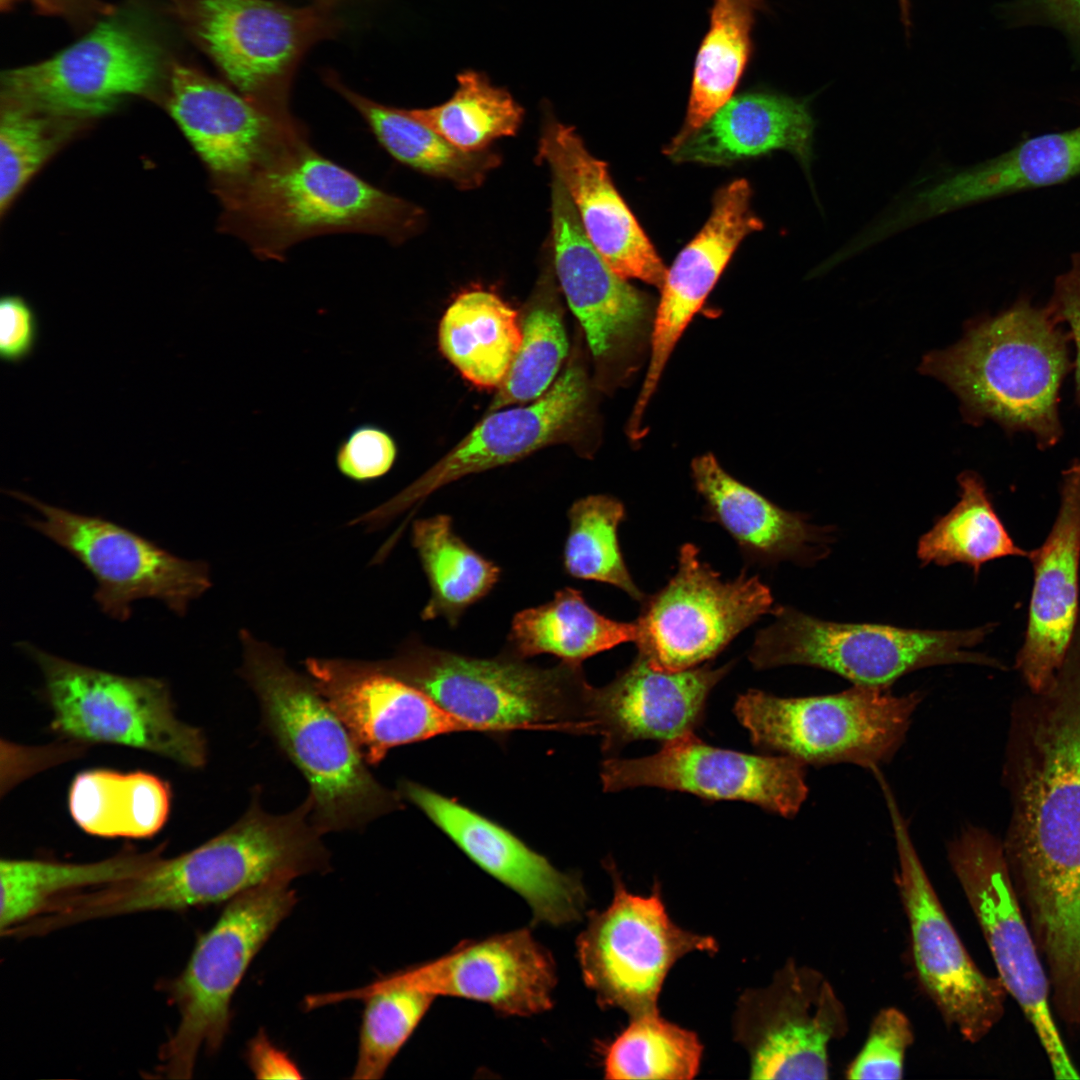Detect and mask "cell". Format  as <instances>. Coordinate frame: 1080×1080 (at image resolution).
Masks as SVG:
<instances>
[{
  "label": "cell",
  "mask_w": 1080,
  "mask_h": 1080,
  "mask_svg": "<svg viewBox=\"0 0 1080 1080\" xmlns=\"http://www.w3.org/2000/svg\"><path fill=\"white\" fill-rule=\"evenodd\" d=\"M39 321L32 305L22 296L5 294L0 300V359L19 364L29 358L38 342Z\"/></svg>",
  "instance_id": "cell-49"
},
{
  "label": "cell",
  "mask_w": 1080,
  "mask_h": 1080,
  "mask_svg": "<svg viewBox=\"0 0 1080 1080\" xmlns=\"http://www.w3.org/2000/svg\"><path fill=\"white\" fill-rule=\"evenodd\" d=\"M435 998L383 975L353 990L308 995L304 1008L312 1010L347 1000L364 1002L352 1078L375 1080L384 1076Z\"/></svg>",
  "instance_id": "cell-40"
},
{
  "label": "cell",
  "mask_w": 1080,
  "mask_h": 1080,
  "mask_svg": "<svg viewBox=\"0 0 1080 1080\" xmlns=\"http://www.w3.org/2000/svg\"><path fill=\"white\" fill-rule=\"evenodd\" d=\"M15 0H0L2 8L9 6Z\"/></svg>",
  "instance_id": "cell-55"
},
{
  "label": "cell",
  "mask_w": 1080,
  "mask_h": 1080,
  "mask_svg": "<svg viewBox=\"0 0 1080 1080\" xmlns=\"http://www.w3.org/2000/svg\"><path fill=\"white\" fill-rule=\"evenodd\" d=\"M334 87L359 112L380 145L410 168L471 189L481 185L501 161L487 149L469 152L454 146L407 110L380 104L336 82Z\"/></svg>",
  "instance_id": "cell-38"
},
{
  "label": "cell",
  "mask_w": 1080,
  "mask_h": 1080,
  "mask_svg": "<svg viewBox=\"0 0 1080 1080\" xmlns=\"http://www.w3.org/2000/svg\"><path fill=\"white\" fill-rule=\"evenodd\" d=\"M220 226L263 260H282L296 244L332 233H365L400 243L423 211L316 151L309 140L285 151L217 196Z\"/></svg>",
  "instance_id": "cell-4"
},
{
  "label": "cell",
  "mask_w": 1080,
  "mask_h": 1080,
  "mask_svg": "<svg viewBox=\"0 0 1080 1080\" xmlns=\"http://www.w3.org/2000/svg\"><path fill=\"white\" fill-rule=\"evenodd\" d=\"M946 851L990 950L997 977L1033 1027L1054 1078L1080 1079L1054 1019L1048 973L1015 891L1002 840L968 824L947 843Z\"/></svg>",
  "instance_id": "cell-11"
},
{
  "label": "cell",
  "mask_w": 1080,
  "mask_h": 1080,
  "mask_svg": "<svg viewBox=\"0 0 1080 1080\" xmlns=\"http://www.w3.org/2000/svg\"><path fill=\"white\" fill-rule=\"evenodd\" d=\"M21 649L42 673L57 734L142 750L190 769L205 765L206 738L176 716L166 682L85 666L29 643Z\"/></svg>",
  "instance_id": "cell-9"
},
{
  "label": "cell",
  "mask_w": 1080,
  "mask_h": 1080,
  "mask_svg": "<svg viewBox=\"0 0 1080 1080\" xmlns=\"http://www.w3.org/2000/svg\"><path fill=\"white\" fill-rule=\"evenodd\" d=\"M587 399L585 373L572 363L547 392L529 405L490 412L381 512L395 515L464 476L506 465L563 439L584 416Z\"/></svg>",
  "instance_id": "cell-26"
},
{
  "label": "cell",
  "mask_w": 1080,
  "mask_h": 1080,
  "mask_svg": "<svg viewBox=\"0 0 1080 1080\" xmlns=\"http://www.w3.org/2000/svg\"><path fill=\"white\" fill-rule=\"evenodd\" d=\"M522 322V338L489 412L540 398L552 386L568 352V340L553 287L544 278Z\"/></svg>",
  "instance_id": "cell-46"
},
{
  "label": "cell",
  "mask_w": 1080,
  "mask_h": 1080,
  "mask_svg": "<svg viewBox=\"0 0 1080 1080\" xmlns=\"http://www.w3.org/2000/svg\"><path fill=\"white\" fill-rule=\"evenodd\" d=\"M902 16L908 15V0H899Z\"/></svg>",
  "instance_id": "cell-54"
},
{
  "label": "cell",
  "mask_w": 1080,
  "mask_h": 1080,
  "mask_svg": "<svg viewBox=\"0 0 1080 1080\" xmlns=\"http://www.w3.org/2000/svg\"><path fill=\"white\" fill-rule=\"evenodd\" d=\"M960 500L918 543L919 559L946 566L965 563L977 575L981 566L1005 557H1029L998 517L981 477L971 471L958 477Z\"/></svg>",
  "instance_id": "cell-41"
},
{
  "label": "cell",
  "mask_w": 1080,
  "mask_h": 1080,
  "mask_svg": "<svg viewBox=\"0 0 1080 1080\" xmlns=\"http://www.w3.org/2000/svg\"><path fill=\"white\" fill-rule=\"evenodd\" d=\"M397 791L477 866L519 894L535 922L561 926L581 918L587 897L575 874L558 870L506 828L426 786L403 779Z\"/></svg>",
  "instance_id": "cell-22"
},
{
  "label": "cell",
  "mask_w": 1080,
  "mask_h": 1080,
  "mask_svg": "<svg viewBox=\"0 0 1080 1080\" xmlns=\"http://www.w3.org/2000/svg\"><path fill=\"white\" fill-rule=\"evenodd\" d=\"M1003 850L1035 938L1080 946V615L1051 682L1018 697L1002 768Z\"/></svg>",
  "instance_id": "cell-1"
},
{
  "label": "cell",
  "mask_w": 1080,
  "mask_h": 1080,
  "mask_svg": "<svg viewBox=\"0 0 1080 1080\" xmlns=\"http://www.w3.org/2000/svg\"><path fill=\"white\" fill-rule=\"evenodd\" d=\"M241 642V676L257 696L263 729L309 786L315 828L321 834L359 830L403 809L400 793L374 777L349 730L311 679L249 632H241Z\"/></svg>",
  "instance_id": "cell-5"
},
{
  "label": "cell",
  "mask_w": 1080,
  "mask_h": 1080,
  "mask_svg": "<svg viewBox=\"0 0 1080 1080\" xmlns=\"http://www.w3.org/2000/svg\"><path fill=\"white\" fill-rule=\"evenodd\" d=\"M1033 584L1015 668L1030 691L1053 679L1080 615V460L1062 472L1060 503L1044 542L1029 550Z\"/></svg>",
  "instance_id": "cell-28"
},
{
  "label": "cell",
  "mask_w": 1080,
  "mask_h": 1080,
  "mask_svg": "<svg viewBox=\"0 0 1080 1080\" xmlns=\"http://www.w3.org/2000/svg\"><path fill=\"white\" fill-rule=\"evenodd\" d=\"M732 666L667 672L637 654L608 684L590 686L587 735L600 736L603 754L613 756L636 740L666 742L693 733L703 721L710 692Z\"/></svg>",
  "instance_id": "cell-27"
},
{
  "label": "cell",
  "mask_w": 1080,
  "mask_h": 1080,
  "mask_svg": "<svg viewBox=\"0 0 1080 1080\" xmlns=\"http://www.w3.org/2000/svg\"><path fill=\"white\" fill-rule=\"evenodd\" d=\"M386 976L435 997L482 1002L509 1016L549 1010L556 985L550 953L527 929L463 942L437 959Z\"/></svg>",
  "instance_id": "cell-23"
},
{
  "label": "cell",
  "mask_w": 1080,
  "mask_h": 1080,
  "mask_svg": "<svg viewBox=\"0 0 1080 1080\" xmlns=\"http://www.w3.org/2000/svg\"><path fill=\"white\" fill-rule=\"evenodd\" d=\"M774 615L775 621L757 633L749 651L756 669L806 665L836 673L853 684L889 688L901 676L934 665L1004 667L997 659L970 650L992 632V624L930 631L828 622L781 606Z\"/></svg>",
  "instance_id": "cell-10"
},
{
  "label": "cell",
  "mask_w": 1080,
  "mask_h": 1080,
  "mask_svg": "<svg viewBox=\"0 0 1080 1080\" xmlns=\"http://www.w3.org/2000/svg\"><path fill=\"white\" fill-rule=\"evenodd\" d=\"M194 34L238 92L287 109V75L308 29V15L269 0H197Z\"/></svg>",
  "instance_id": "cell-25"
},
{
  "label": "cell",
  "mask_w": 1080,
  "mask_h": 1080,
  "mask_svg": "<svg viewBox=\"0 0 1080 1080\" xmlns=\"http://www.w3.org/2000/svg\"><path fill=\"white\" fill-rule=\"evenodd\" d=\"M259 796L255 787L246 812L200 846L160 857L126 880L83 892L75 903L77 917L87 921L228 902L273 880L328 872L330 855L311 822L309 800L274 815L262 808Z\"/></svg>",
  "instance_id": "cell-2"
},
{
  "label": "cell",
  "mask_w": 1080,
  "mask_h": 1080,
  "mask_svg": "<svg viewBox=\"0 0 1080 1080\" xmlns=\"http://www.w3.org/2000/svg\"><path fill=\"white\" fill-rule=\"evenodd\" d=\"M1080 175V127L1030 138L1012 150L920 193L891 230L991 198L1065 182Z\"/></svg>",
  "instance_id": "cell-31"
},
{
  "label": "cell",
  "mask_w": 1080,
  "mask_h": 1080,
  "mask_svg": "<svg viewBox=\"0 0 1080 1080\" xmlns=\"http://www.w3.org/2000/svg\"><path fill=\"white\" fill-rule=\"evenodd\" d=\"M703 1046L698 1036L662 1018L659 1011L630 1017L628 1026L607 1045V1079H692Z\"/></svg>",
  "instance_id": "cell-42"
},
{
  "label": "cell",
  "mask_w": 1080,
  "mask_h": 1080,
  "mask_svg": "<svg viewBox=\"0 0 1080 1080\" xmlns=\"http://www.w3.org/2000/svg\"><path fill=\"white\" fill-rule=\"evenodd\" d=\"M41 13L70 16L86 11H106L105 5L96 0H31Z\"/></svg>",
  "instance_id": "cell-52"
},
{
  "label": "cell",
  "mask_w": 1080,
  "mask_h": 1080,
  "mask_svg": "<svg viewBox=\"0 0 1080 1080\" xmlns=\"http://www.w3.org/2000/svg\"><path fill=\"white\" fill-rule=\"evenodd\" d=\"M761 3L714 0L709 29L694 63L685 122L671 144L699 129L732 97L751 54V33Z\"/></svg>",
  "instance_id": "cell-39"
},
{
  "label": "cell",
  "mask_w": 1080,
  "mask_h": 1080,
  "mask_svg": "<svg viewBox=\"0 0 1080 1080\" xmlns=\"http://www.w3.org/2000/svg\"><path fill=\"white\" fill-rule=\"evenodd\" d=\"M166 104L208 170L216 196L309 140L288 109L255 101L189 66L172 68Z\"/></svg>",
  "instance_id": "cell-18"
},
{
  "label": "cell",
  "mask_w": 1080,
  "mask_h": 1080,
  "mask_svg": "<svg viewBox=\"0 0 1080 1080\" xmlns=\"http://www.w3.org/2000/svg\"><path fill=\"white\" fill-rule=\"evenodd\" d=\"M1055 319L1065 324L1076 349L1074 363L1076 394L1080 404V252L1071 256L1069 269L1054 282L1053 293L1047 304Z\"/></svg>",
  "instance_id": "cell-50"
},
{
  "label": "cell",
  "mask_w": 1080,
  "mask_h": 1080,
  "mask_svg": "<svg viewBox=\"0 0 1080 1080\" xmlns=\"http://www.w3.org/2000/svg\"><path fill=\"white\" fill-rule=\"evenodd\" d=\"M1052 14L1080 29V0H1039Z\"/></svg>",
  "instance_id": "cell-53"
},
{
  "label": "cell",
  "mask_w": 1080,
  "mask_h": 1080,
  "mask_svg": "<svg viewBox=\"0 0 1080 1080\" xmlns=\"http://www.w3.org/2000/svg\"><path fill=\"white\" fill-rule=\"evenodd\" d=\"M551 219L555 273L598 365L630 356L651 323L647 296L618 275L591 243L555 176Z\"/></svg>",
  "instance_id": "cell-21"
},
{
  "label": "cell",
  "mask_w": 1080,
  "mask_h": 1080,
  "mask_svg": "<svg viewBox=\"0 0 1080 1080\" xmlns=\"http://www.w3.org/2000/svg\"><path fill=\"white\" fill-rule=\"evenodd\" d=\"M637 639V625L610 619L593 609L581 591L566 587L545 604L512 619L506 652L522 659L548 654L581 665L587 658Z\"/></svg>",
  "instance_id": "cell-34"
},
{
  "label": "cell",
  "mask_w": 1080,
  "mask_h": 1080,
  "mask_svg": "<svg viewBox=\"0 0 1080 1080\" xmlns=\"http://www.w3.org/2000/svg\"><path fill=\"white\" fill-rule=\"evenodd\" d=\"M691 470L705 518L718 523L749 562L800 560L819 540L816 528L801 514L780 508L732 477L712 454L695 458Z\"/></svg>",
  "instance_id": "cell-32"
},
{
  "label": "cell",
  "mask_w": 1080,
  "mask_h": 1080,
  "mask_svg": "<svg viewBox=\"0 0 1080 1080\" xmlns=\"http://www.w3.org/2000/svg\"><path fill=\"white\" fill-rule=\"evenodd\" d=\"M502 650L479 658L410 640L375 662L415 686L477 732L558 730L587 735L590 688L581 665L539 667Z\"/></svg>",
  "instance_id": "cell-6"
},
{
  "label": "cell",
  "mask_w": 1080,
  "mask_h": 1080,
  "mask_svg": "<svg viewBox=\"0 0 1080 1080\" xmlns=\"http://www.w3.org/2000/svg\"><path fill=\"white\" fill-rule=\"evenodd\" d=\"M87 122L1 96L0 212L3 217L32 177Z\"/></svg>",
  "instance_id": "cell-44"
},
{
  "label": "cell",
  "mask_w": 1080,
  "mask_h": 1080,
  "mask_svg": "<svg viewBox=\"0 0 1080 1080\" xmlns=\"http://www.w3.org/2000/svg\"><path fill=\"white\" fill-rule=\"evenodd\" d=\"M291 882L277 879L239 894L199 937L185 968L170 984L179 1021L160 1053V1071L166 1077L190 1078L202 1049L215 1053L221 1048L237 987L297 903Z\"/></svg>",
  "instance_id": "cell-8"
},
{
  "label": "cell",
  "mask_w": 1080,
  "mask_h": 1080,
  "mask_svg": "<svg viewBox=\"0 0 1080 1080\" xmlns=\"http://www.w3.org/2000/svg\"><path fill=\"white\" fill-rule=\"evenodd\" d=\"M912 1025L894 1007L874 1017L866 1041L846 1070L848 1079H901L907 1049L913 1043Z\"/></svg>",
  "instance_id": "cell-47"
},
{
  "label": "cell",
  "mask_w": 1080,
  "mask_h": 1080,
  "mask_svg": "<svg viewBox=\"0 0 1080 1080\" xmlns=\"http://www.w3.org/2000/svg\"><path fill=\"white\" fill-rule=\"evenodd\" d=\"M537 160L563 184L587 237L611 268L661 289L667 275L662 260L614 187L606 163L589 153L576 130L547 120Z\"/></svg>",
  "instance_id": "cell-29"
},
{
  "label": "cell",
  "mask_w": 1080,
  "mask_h": 1080,
  "mask_svg": "<svg viewBox=\"0 0 1080 1080\" xmlns=\"http://www.w3.org/2000/svg\"><path fill=\"white\" fill-rule=\"evenodd\" d=\"M521 338L517 311L498 295L482 289L458 295L438 329L444 356L465 379L486 389L500 387Z\"/></svg>",
  "instance_id": "cell-35"
},
{
  "label": "cell",
  "mask_w": 1080,
  "mask_h": 1080,
  "mask_svg": "<svg viewBox=\"0 0 1080 1080\" xmlns=\"http://www.w3.org/2000/svg\"><path fill=\"white\" fill-rule=\"evenodd\" d=\"M886 803L898 858L897 883L909 923L918 980L965 1040L983 1039L1004 1014L1007 992L998 977L974 963L924 869L908 824L882 773L875 776Z\"/></svg>",
  "instance_id": "cell-13"
},
{
  "label": "cell",
  "mask_w": 1080,
  "mask_h": 1080,
  "mask_svg": "<svg viewBox=\"0 0 1080 1080\" xmlns=\"http://www.w3.org/2000/svg\"><path fill=\"white\" fill-rule=\"evenodd\" d=\"M641 603L635 621L638 654L667 672L706 662L761 616L779 608L758 577L742 572L723 580L691 543L680 547L673 577Z\"/></svg>",
  "instance_id": "cell-14"
},
{
  "label": "cell",
  "mask_w": 1080,
  "mask_h": 1080,
  "mask_svg": "<svg viewBox=\"0 0 1080 1080\" xmlns=\"http://www.w3.org/2000/svg\"><path fill=\"white\" fill-rule=\"evenodd\" d=\"M412 544L430 586L423 620L443 618L456 627L466 610L487 596L500 579V567L461 539L447 514L416 520Z\"/></svg>",
  "instance_id": "cell-37"
},
{
  "label": "cell",
  "mask_w": 1080,
  "mask_h": 1080,
  "mask_svg": "<svg viewBox=\"0 0 1080 1080\" xmlns=\"http://www.w3.org/2000/svg\"><path fill=\"white\" fill-rule=\"evenodd\" d=\"M626 517L623 503L608 495H590L568 510L569 531L563 549L567 575L613 585L636 601L645 599L633 581L620 549L618 527Z\"/></svg>",
  "instance_id": "cell-45"
},
{
  "label": "cell",
  "mask_w": 1080,
  "mask_h": 1080,
  "mask_svg": "<svg viewBox=\"0 0 1080 1080\" xmlns=\"http://www.w3.org/2000/svg\"><path fill=\"white\" fill-rule=\"evenodd\" d=\"M1062 325L1047 305L1021 298L970 322L957 343L926 354L919 368L956 394L966 422L991 420L1008 433L1031 434L1040 449L1052 448L1063 435L1059 392L1073 366Z\"/></svg>",
  "instance_id": "cell-3"
},
{
  "label": "cell",
  "mask_w": 1080,
  "mask_h": 1080,
  "mask_svg": "<svg viewBox=\"0 0 1080 1080\" xmlns=\"http://www.w3.org/2000/svg\"><path fill=\"white\" fill-rule=\"evenodd\" d=\"M609 906L589 916L577 938L582 976L603 1008H619L630 1017L658 1011V998L673 965L688 953H715L718 944L676 925L661 899L658 884L649 896L630 893L613 863Z\"/></svg>",
  "instance_id": "cell-12"
},
{
  "label": "cell",
  "mask_w": 1080,
  "mask_h": 1080,
  "mask_svg": "<svg viewBox=\"0 0 1080 1080\" xmlns=\"http://www.w3.org/2000/svg\"><path fill=\"white\" fill-rule=\"evenodd\" d=\"M161 62L152 41L107 20L52 57L3 72L1 96L89 123L129 97L154 92Z\"/></svg>",
  "instance_id": "cell-16"
},
{
  "label": "cell",
  "mask_w": 1080,
  "mask_h": 1080,
  "mask_svg": "<svg viewBox=\"0 0 1080 1080\" xmlns=\"http://www.w3.org/2000/svg\"><path fill=\"white\" fill-rule=\"evenodd\" d=\"M11 496L38 511L28 525L72 554L94 577V600L109 617L125 621L131 604L153 598L183 616L211 585L202 561L173 555L137 533L97 516L46 504L26 493Z\"/></svg>",
  "instance_id": "cell-15"
},
{
  "label": "cell",
  "mask_w": 1080,
  "mask_h": 1080,
  "mask_svg": "<svg viewBox=\"0 0 1080 1080\" xmlns=\"http://www.w3.org/2000/svg\"><path fill=\"white\" fill-rule=\"evenodd\" d=\"M457 83L448 101L407 112L454 146L469 152L486 150L494 140L517 132L524 112L510 93L493 86L475 71L459 74Z\"/></svg>",
  "instance_id": "cell-43"
},
{
  "label": "cell",
  "mask_w": 1080,
  "mask_h": 1080,
  "mask_svg": "<svg viewBox=\"0 0 1080 1080\" xmlns=\"http://www.w3.org/2000/svg\"><path fill=\"white\" fill-rule=\"evenodd\" d=\"M922 698L918 691L896 695L857 684L807 697L749 690L738 697L734 712L761 750L806 766L853 764L872 771L902 746Z\"/></svg>",
  "instance_id": "cell-7"
},
{
  "label": "cell",
  "mask_w": 1080,
  "mask_h": 1080,
  "mask_svg": "<svg viewBox=\"0 0 1080 1080\" xmlns=\"http://www.w3.org/2000/svg\"><path fill=\"white\" fill-rule=\"evenodd\" d=\"M170 807L169 784L144 771L86 770L68 793L74 823L98 837L150 838L166 824Z\"/></svg>",
  "instance_id": "cell-33"
},
{
  "label": "cell",
  "mask_w": 1080,
  "mask_h": 1080,
  "mask_svg": "<svg viewBox=\"0 0 1080 1080\" xmlns=\"http://www.w3.org/2000/svg\"><path fill=\"white\" fill-rule=\"evenodd\" d=\"M806 765L785 755H753L717 748L694 733L664 742L655 754L603 762V789L654 786L709 800H741L793 817L809 788Z\"/></svg>",
  "instance_id": "cell-19"
},
{
  "label": "cell",
  "mask_w": 1080,
  "mask_h": 1080,
  "mask_svg": "<svg viewBox=\"0 0 1080 1080\" xmlns=\"http://www.w3.org/2000/svg\"><path fill=\"white\" fill-rule=\"evenodd\" d=\"M397 455L398 446L390 432L375 423H363L339 442L335 463L344 477L365 483L386 475Z\"/></svg>",
  "instance_id": "cell-48"
},
{
  "label": "cell",
  "mask_w": 1080,
  "mask_h": 1080,
  "mask_svg": "<svg viewBox=\"0 0 1080 1080\" xmlns=\"http://www.w3.org/2000/svg\"><path fill=\"white\" fill-rule=\"evenodd\" d=\"M847 1031L845 1007L830 982L793 959L768 986L743 992L733 1017L753 1079H828L829 1043Z\"/></svg>",
  "instance_id": "cell-17"
},
{
  "label": "cell",
  "mask_w": 1080,
  "mask_h": 1080,
  "mask_svg": "<svg viewBox=\"0 0 1080 1080\" xmlns=\"http://www.w3.org/2000/svg\"><path fill=\"white\" fill-rule=\"evenodd\" d=\"M815 123L805 102L751 92L731 97L699 129L666 150L679 162L721 165L785 150L808 170Z\"/></svg>",
  "instance_id": "cell-30"
},
{
  "label": "cell",
  "mask_w": 1080,
  "mask_h": 1080,
  "mask_svg": "<svg viewBox=\"0 0 1080 1080\" xmlns=\"http://www.w3.org/2000/svg\"><path fill=\"white\" fill-rule=\"evenodd\" d=\"M246 1058L257 1079L303 1078L297 1064L285 1051L277 1047L263 1030H259L248 1042Z\"/></svg>",
  "instance_id": "cell-51"
},
{
  "label": "cell",
  "mask_w": 1080,
  "mask_h": 1080,
  "mask_svg": "<svg viewBox=\"0 0 1080 1080\" xmlns=\"http://www.w3.org/2000/svg\"><path fill=\"white\" fill-rule=\"evenodd\" d=\"M305 667L369 765H378L398 746L455 732H477L426 693L375 663L309 658Z\"/></svg>",
  "instance_id": "cell-20"
},
{
  "label": "cell",
  "mask_w": 1080,
  "mask_h": 1080,
  "mask_svg": "<svg viewBox=\"0 0 1080 1080\" xmlns=\"http://www.w3.org/2000/svg\"><path fill=\"white\" fill-rule=\"evenodd\" d=\"M163 847L126 852L92 863H61L36 859L0 861V929H11L40 915L54 901L136 876L162 857Z\"/></svg>",
  "instance_id": "cell-36"
},
{
  "label": "cell",
  "mask_w": 1080,
  "mask_h": 1080,
  "mask_svg": "<svg viewBox=\"0 0 1080 1080\" xmlns=\"http://www.w3.org/2000/svg\"><path fill=\"white\" fill-rule=\"evenodd\" d=\"M752 191L745 179L722 187L709 219L667 270L651 331V357L634 405L628 432L642 436V417L662 371L693 316L700 310L740 242L763 223L751 209Z\"/></svg>",
  "instance_id": "cell-24"
}]
</instances>
